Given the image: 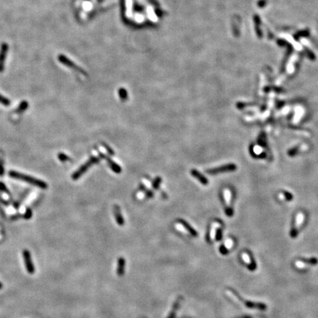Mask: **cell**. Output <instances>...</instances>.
<instances>
[{
  "label": "cell",
  "mask_w": 318,
  "mask_h": 318,
  "mask_svg": "<svg viewBox=\"0 0 318 318\" xmlns=\"http://www.w3.org/2000/svg\"><path fill=\"white\" fill-rule=\"evenodd\" d=\"M31 215H32V212H31V210H30V209H28V210H27V213H26V214H25V218H26V219H30V216H31Z\"/></svg>",
  "instance_id": "cb8c5ba5"
},
{
  "label": "cell",
  "mask_w": 318,
  "mask_h": 318,
  "mask_svg": "<svg viewBox=\"0 0 318 318\" xmlns=\"http://www.w3.org/2000/svg\"><path fill=\"white\" fill-rule=\"evenodd\" d=\"M0 103L5 105V106H7V105L11 104V101H10L7 98H6V97H3L2 95L0 94Z\"/></svg>",
  "instance_id": "ac0fdd59"
},
{
  "label": "cell",
  "mask_w": 318,
  "mask_h": 318,
  "mask_svg": "<svg viewBox=\"0 0 318 318\" xmlns=\"http://www.w3.org/2000/svg\"><path fill=\"white\" fill-rule=\"evenodd\" d=\"M304 220H305V215H304V214L302 213V212L298 213L297 214V216H296L295 224H294V226L291 231V236H293V237H295V236L298 235V232H299L300 230V228H301V226L303 225Z\"/></svg>",
  "instance_id": "5b68a950"
},
{
  "label": "cell",
  "mask_w": 318,
  "mask_h": 318,
  "mask_svg": "<svg viewBox=\"0 0 318 318\" xmlns=\"http://www.w3.org/2000/svg\"><path fill=\"white\" fill-rule=\"evenodd\" d=\"M114 215H115V217H116V220L117 223H118L119 225H124L125 221H124V219H123L122 216V214H121L120 208H119V206H114Z\"/></svg>",
  "instance_id": "8fae6325"
},
{
  "label": "cell",
  "mask_w": 318,
  "mask_h": 318,
  "mask_svg": "<svg viewBox=\"0 0 318 318\" xmlns=\"http://www.w3.org/2000/svg\"><path fill=\"white\" fill-rule=\"evenodd\" d=\"M143 196H144V194H143L142 192H139V193H138V195H137L139 199H142L143 198Z\"/></svg>",
  "instance_id": "d4e9b609"
},
{
  "label": "cell",
  "mask_w": 318,
  "mask_h": 318,
  "mask_svg": "<svg viewBox=\"0 0 318 318\" xmlns=\"http://www.w3.org/2000/svg\"><path fill=\"white\" fill-rule=\"evenodd\" d=\"M191 174H192V175L193 176L194 178L198 179L199 181L200 182V184H202V185H205V186H206V185H208V179L206 178L204 175H202L201 173H200V172H199L197 170H192V171H191Z\"/></svg>",
  "instance_id": "30bf717a"
},
{
  "label": "cell",
  "mask_w": 318,
  "mask_h": 318,
  "mask_svg": "<svg viewBox=\"0 0 318 318\" xmlns=\"http://www.w3.org/2000/svg\"><path fill=\"white\" fill-rule=\"evenodd\" d=\"M161 183V178L160 177H156V178L154 179L153 182L152 183V187H153L155 189H158L159 186H160Z\"/></svg>",
  "instance_id": "2e32d148"
},
{
  "label": "cell",
  "mask_w": 318,
  "mask_h": 318,
  "mask_svg": "<svg viewBox=\"0 0 318 318\" xmlns=\"http://www.w3.org/2000/svg\"><path fill=\"white\" fill-rule=\"evenodd\" d=\"M58 158L60 161H61L64 162V161H69L70 160V158H69V157H68L66 156V155L63 154V153H60L58 155Z\"/></svg>",
  "instance_id": "d6986e66"
},
{
  "label": "cell",
  "mask_w": 318,
  "mask_h": 318,
  "mask_svg": "<svg viewBox=\"0 0 318 318\" xmlns=\"http://www.w3.org/2000/svg\"><path fill=\"white\" fill-rule=\"evenodd\" d=\"M179 222H180V223L183 226H184L185 229H186V231H187V233L191 234V235H192V236H198V233H197L196 230H194L192 227H191L189 225L186 221L180 220H179Z\"/></svg>",
  "instance_id": "7c38bea8"
},
{
  "label": "cell",
  "mask_w": 318,
  "mask_h": 318,
  "mask_svg": "<svg viewBox=\"0 0 318 318\" xmlns=\"http://www.w3.org/2000/svg\"><path fill=\"white\" fill-rule=\"evenodd\" d=\"M103 146H104L105 150H106V152H108V153H109L110 155H112V156H114V151H113V150H111V149L109 148L108 145L104 144V145H103Z\"/></svg>",
  "instance_id": "7402d4cb"
},
{
  "label": "cell",
  "mask_w": 318,
  "mask_h": 318,
  "mask_svg": "<svg viewBox=\"0 0 318 318\" xmlns=\"http://www.w3.org/2000/svg\"><path fill=\"white\" fill-rule=\"evenodd\" d=\"M0 190H1L2 192H5V193H9L7 187H6V186L3 184L2 182H0Z\"/></svg>",
  "instance_id": "44dd1931"
},
{
  "label": "cell",
  "mask_w": 318,
  "mask_h": 318,
  "mask_svg": "<svg viewBox=\"0 0 318 318\" xmlns=\"http://www.w3.org/2000/svg\"><path fill=\"white\" fill-rule=\"evenodd\" d=\"M99 161V158H97V157H95V156L91 157V158L89 159L88 161L85 162L84 164L82 165V166H81L80 167L78 170H77L76 172H75V173L72 175L73 180H77V179H79L81 176L83 175V174L85 173V172H86L87 170H88L89 167H91V165L97 164V163H98Z\"/></svg>",
  "instance_id": "7a4b0ae2"
},
{
  "label": "cell",
  "mask_w": 318,
  "mask_h": 318,
  "mask_svg": "<svg viewBox=\"0 0 318 318\" xmlns=\"http://www.w3.org/2000/svg\"><path fill=\"white\" fill-rule=\"evenodd\" d=\"M236 169V166L235 164H226L224 165V166H219V167L210 169V170H208L206 171L208 174L210 175H216L219 173H222V172H233Z\"/></svg>",
  "instance_id": "277c9868"
},
{
  "label": "cell",
  "mask_w": 318,
  "mask_h": 318,
  "mask_svg": "<svg viewBox=\"0 0 318 318\" xmlns=\"http://www.w3.org/2000/svg\"><path fill=\"white\" fill-rule=\"evenodd\" d=\"M223 198H224V204H225V214L228 216H231L233 215L234 212L230 206V202H231V192L228 189H225L223 191Z\"/></svg>",
  "instance_id": "3957f363"
},
{
  "label": "cell",
  "mask_w": 318,
  "mask_h": 318,
  "mask_svg": "<svg viewBox=\"0 0 318 318\" xmlns=\"http://www.w3.org/2000/svg\"><path fill=\"white\" fill-rule=\"evenodd\" d=\"M57 59H58V61H60V62L62 63V64L66 66H68V67H69V68L74 69H75V70L78 71L81 73H84L83 72V71L81 70L79 67H77V65H75V63L72 62V61H70V60H69L66 56H65L64 55H62V54L59 55L58 57H57Z\"/></svg>",
  "instance_id": "52a82bcc"
},
{
  "label": "cell",
  "mask_w": 318,
  "mask_h": 318,
  "mask_svg": "<svg viewBox=\"0 0 318 318\" xmlns=\"http://www.w3.org/2000/svg\"><path fill=\"white\" fill-rule=\"evenodd\" d=\"M99 156H101L102 158H105V160L107 161L109 166H110L111 170H113V171H114V172H116V173H120V172H122V168H121L116 162H114V161L111 160V159L109 158L108 156H107L106 155H104L102 153H99Z\"/></svg>",
  "instance_id": "9c48e42d"
},
{
  "label": "cell",
  "mask_w": 318,
  "mask_h": 318,
  "mask_svg": "<svg viewBox=\"0 0 318 318\" xmlns=\"http://www.w3.org/2000/svg\"><path fill=\"white\" fill-rule=\"evenodd\" d=\"M0 202H2V203H4V204H7V202L4 201V200H2V199L1 198H0Z\"/></svg>",
  "instance_id": "484cf974"
},
{
  "label": "cell",
  "mask_w": 318,
  "mask_h": 318,
  "mask_svg": "<svg viewBox=\"0 0 318 318\" xmlns=\"http://www.w3.org/2000/svg\"><path fill=\"white\" fill-rule=\"evenodd\" d=\"M242 259H243L244 263L247 264L248 265L251 266V264H252L251 258H250L249 254H248V253H242Z\"/></svg>",
  "instance_id": "5bb4252c"
},
{
  "label": "cell",
  "mask_w": 318,
  "mask_h": 318,
  "mask_svg": "<svg viewBox=\"0 0 318 318\" xmlns=\"http://www.w3.org/2000/svg\"><path fill=\"white\" fill-rule=\"evenodd\" d=\"M1 287H2V284H0V288H1Z\"/></svg>",
  "instance_id": "4316f807"
},
{
  "label": "cell",
  "mask_w": 318,
  "mask_h": 318,
  "mask_svg": "<svg viewBox=\"0 0 318 318\" xmlns=\"http://www.w3.org/2000/svg\"><path fill=\"white\" fill-rule=\"evenodd\" d=\"M119 96H120L121 99H122L123 101H125V99H127V97H128L126 91H125V89H120V90H119Z\"/></svg>",
  "instance_id": "ffe728a7"
},
{
  "label": "cell",
  "mask_w": 318,
  "mask_h": 318,
  "mask_svg": "<svg viewBox=\"0 0 318 318\" xmlns=\"http://www.w3.org/2000/svg\"><path fill=\"white\" fill-rule=\"evenodd\" d=\"M9 175L11 177V178H15V179H19V180H23V181L27 182V184H30L31 185H33V186H36L38 187L43 189H45L47 188L48 185L44 181H42V180H39V179L35 178L32 176L27 175L19 173V172H15V171H11L9 172Z\"/></svg>",
  "instance_id": "6da1fadb"
},
{
  "label": "cell",
  "mask_w": 318,
  "mask_h": 318,
  "mask_svg": "<svg viewBox=\"0 0 318 318\" xmlns=\"http://www.w3.org/2000/svg\"><path fill=\"white\" fill-rule=\"evenodd\" d=\"M23 257L25 258V262L26 268H27V272L29 273L33 274L34 273V267H33V262H32L31 260V256L30 253L28 251V250H25L23 251Z\"/></svg>",
  "instance_id": "ba28073f"
},
{
  "label": "cell",
  "mask_w": 318,
  "mask_h": 318,
  "mask_svg": "<svg viewBox=\"0 0 318 318\" xmlns=\"http://www.w3.org/2000/svg\"><path fill=\"white\" fill-rule=\"evenodd\" d=\"M180 299L177 300L176 302H175V305H174L173 309H172V312L170 313V316H169L168 318H175V311H176V310L178 309V308L179 307V304H180Z\"/></svg>",
  "instance_id": "9a60e30c"
},
{
  "label": "cell",
  "mask_w": 318,
  "mask_h": 318,
  "mask_svg": "<svg viewBox=\"0 0 318 318\" xmlns=\"http://www.w3.org/2000/svg\"><path fill=\"white\" fill-rule=\"evenodd\" d=\"M8 44L7 43H2L0 47V73L2 72L5 69V63L7 52H8Z\"/></svg>",
  "instance_id": "8992f818"
},
{
  "label": "cell",
  "mask_w": 318,
  "mask_h": 318,
  "mask_svg": "<svg viewBox=\"0 0 318 318\" xmlns=\"http://www.w3.org/2000/svg\"><path fill=\"white\" fill-rule=\"evenodd\" d=\"M4 174V166L2 160H0V176H2Z\"/></svg>",
  "instance_id": "603a6c76"
},
{
  "label": "cell",
  "mask_w": 318,
  "mask_h": 318,
  "mask_svg": "<svg viewBox=\"0 0 318 318\" xmlns=\"http://www.w3.org/2000/svg\"><path fill=\"white\" fill-rule=\"evenodd\" d=\"M125 258H120L118 261V267H117V274L119 275H122L125 273Z\"/></svg>",
  "instance_id": "4fadbf2b"
},
{
  "label": "cell",
  "mask_w": 318,
  "mask_h": 318,
  "mask_svg": "<svg viewBox=\"0 0 318 318\" xmlns=\"http://www.w3.org/2000/svg\"><path fill=\"white\" fill-rule=\"evenodd\" d=\"M28 107V103L26 101H23V102H21V104L19 105V108L17 109V112H22V111H25L26 109Z\"/></svg>",
  "instance_id": "e0dca14e"
}]
</instances>
